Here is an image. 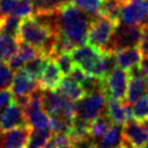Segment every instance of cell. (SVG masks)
I'll return each instance as SVG.
<instances>
[{
  "label": "cell",
  "instance_id": "1",
  "mask_svg": "<svg viewBox=\"0 0 148 148\" xmlns=\"http://www.w3.org/2000/svg\"><path fill=\"white\" fill-rule=\"evenodd\" d=\"M92 17L74 2L67 3L55 12V35H62L75 47L86 45Z\"/></svg>",
  "mask_w": 148,
  "mask_h": 148
},
{
  "label": "cell",
  "instance_id": "2",
  "mask_svg": "<svg viewBox=\"0 0 148 148\" xmlns=\"http://www.w3.org/2000/svg\"><path fill=\"white\" fill-rule=\"evenodd\" d=\"M54 38L55 35L51 32V29L36 16L32 15L22 20L17 35V40L20 42L32 45L50 58Z\"/></svg>",
  "mask_w": 148,
  "mask_h": 148
},
{
  "label": "cell",
  "instance_id": "3",
  "mask_svg": "<svg viewBox=\"0 0 148 148\" xmlns=\"http://www.w3.org/2000/svg\"><path fill=\"white\" fill-rule=\"evenodd\" d=\"M42 107L49 116H60L70 121L76 118V103L55 90H42Z\"/></svg>",
  "mask_w": 148,
  "mask_h": 148
},
{
  "label": "cell",
  "instance_id": "4",
  "mask_svg": "<svg viewBox=\"0 0 148 148\" xmlns=\"http://www.w3.org/2000/svg\"><path fill=\"white\" fill-rule=\"evenodd\" d=\"M142 34H143V27L140 26L118 23L111 35L110 41L104 51L114 53L118 50L135 48L138 45Z\"/></svg>",
  "mask_w": 148,
  "mask_h": 148
},
{
  "label": "cell",
  "instance_id": "5",
  "mask_svg": "<svg viewBox=\"0 0 148 148\" xmlns=\"http://www.w3.org/2000/svg\"><path fill=\"white\" fill-rule=\"evenodd\" d=\"M107 95L105 91L88 93L76 103V117L91 122L92 120L104 115L106 109Z\"/></svg>",
  "mask_w": 148,
  "mask_h": 148
},
{
  "label": "cell",
  "instance_id": "6",
  "mask_svg": "<svg viewBox=\"0 0 148 148\" xmlns=\"http://www.w3.org/2000/svg\"><path fill=\"white\" fill-rule=\"evenodd\" d=\"M117 24L118 23L101 14L93 17L88 33V43L99 50H105Z\"/></svg>",
  "mask_w": 148,
  "mask_h": 148
},
{
  "label": "cell",
  "instance_id": "7",
  "mask_svg": "<svg viewBox=\"0 0 148 148\" xmlns=\"http://www.w3.org/2000/svg\"><path fill=\"white\" fill-rule=\"evenodd\" d=\"M26 122L34 129H45L49 127L50 116L42 107V89L37 90L29 95V102L23 108Z\"/></svg>",
  "mask_w": 148,
  "mask_h": 148
},
{
  "label": "cell",
  "instance_id": "8",
  "mask_svg": "<svg viewBox=\"0 0 148 148\" xmlns=\"http://www.w3.org/2000/svg\"><path fill=\"white\" fill-rule=\"evenodd\" d=\"M119 22L144 27L148 24V0H127L122 4Z\"/></svg>",
  "mask_w": 148,
  "mask_h": 148
},
{
  "label": "cell",
  "instance_id": "9",
  "mask_svg": "<svg viewBox=\"0 0 148 148\" xmlns=\"http://www.w3.org/2000/svg\"><path fill=\"white\" fill-rule=\"evenodd\" d=\"M127 80L129 74L127 73V70L116 66L104 79L105 93L108 96V99L123 101L127 95Z\"/></svg>",
  "mask_w": 148,
  "mask_h": 148
},
{
  "label": "cell",
  "instance_id": "10",
  "mask_svg": "<svg viewBox=\"0 0 148 148\" xmlns=\"http://www.w3.org/2000/svg\"><path fill=\"white\" fill-rule=\"evenodd\" d=\"M127 74H129V80H127L125 102L132 105L140 96L148 93V77L145 76L144 73L142 71L140 65L129 70Z\"/></svg>",
  "mask_w": 148,
  "mask_h": 148
},
{
  "label": "cell",
  "instance_id": "11",
  "mask_svg": "<svg viewBox=\"0 0 148 148\" xmlns=\"http://www.w3.org/2000/svg\"><path fill=\"white\" fill-rule=\"evenodd\" d=\"M121 131L123 142L132 148H142L148 140L147 131L143 127L142 122L136 121L135 119L129 120Z\"/></svg>",
  "mask_w": 148,
  "mask_h": 148
},
{
  "label": "cell",
  "instance_id": "12",
  "mask_svg": "<svg viewBox=\"0 0 148 148\" xmlns=\"http://www.w3.org/2000/svg\"><path fill=\"white\" fill-rule=\"evenodd\" d=\"M30 132L29 125H22L2 132L0 135V148H25Z\"/></svg>",
  "mask_w": 148,
  "mask_h": 148
},
{
  "label": "cell",
  "instance_id": "13",
  "mask_svg": "<svg viewBox=\"0 0 148 148\" xmlns=\"http://www.w3.org/2000/svg\"><path fill=\"white\" fill-rule=\"evenodd\" d=\"M22 125H28L25 119L24 110L14 102L4 108L0 117V132L9 131L11 129Z\"/></svg>",
  "mask_w": 148,
  "mask_h": 148
},
{
  "label": "cell",
  "instance_id": "14",
  "mask_svg": "<svg viewBox=\"0 0 148 148\" xmlns=\"http://www.w3.org/2000/svg\"><path fill=\"white\" fill-rule=\"evenodd\" d=\"M63 78L64 75L62 74L56 62L50 58L40 77L38 78V84L42 90H56L60 83L62 82Z\"/></svg>",
  "mask_w": 148,
  "mask_h": 148
},
{
  "label": "cell",
  "instance_id": "15",
  "mask_svg": "<svg viewBox=\"0 0 148 148\" xmlns=\"http://www.w3.org/2000/svg\"><path fill=\"white\" fill-rule=\"evenodd\" d=\"M11 88H12V94H14V96H21V95H30L39 88V84L37 79L30 76L24 68H22L17 70L14 75Z\"/></svg>",
  "mask_w": 148,
  "mask_h": 148
},
{
  "label": "cell",
  "instance_id": "16",
  "mask_svg": "<svg viewBox=\"0 0 148 148\" xmlns=\"http://www.w3.org/2000/svg\"><path fill=\"white\" fill-rule=\"evenodd\" d=\"M106 111L112 124L119 127L124 125L129 120L132 119V107L127 102L122 103V101L108 99Z\"/></svg>",
  "mask_w": 148,
  "mask_h": 148
},
{
  "label": "cell",
  "instance_id": "17",
  "mask_svg": "<svg viewBox=\"0 0 148 148\" xmlns=\"http://www.w3.org/2000/svg\"><path fill=\"white\" fill-rule=\"evenodd\" d=\"M114 58H115L116 66L127 71L140 65L142 61V53L137 47L127 48V49L118 50L114 52Z\"/></svg>",
  "mask_w": 148,
  "mask_h": 148
},
{
  "label": "cell",
  "instance_id": "18",
  "mask_svg": "<svg viewBox=\"0 0 148 148\" xmlns=\"http://www.w3.org/2000/svg\"><path fill=\"white\" fill-rule=\"evenodd\" d=\"M55 91L73 102H78L79 99H81L86 95V91L83 89V86L80 83L74 81L68 76L63 78L62 82L60 83V86Z\"/></svg>",
  "mask_w": 148,
  "mask_h": 148
},
{
  "label": "cell",
  "instance_id": "19",
  "mask_svg": "<svg viewBox=\"0 0 148 148\" xmlns=\"http://www.w3.org/2000/svg\"><path fill=\"white\" fill-rule=\"evenodd\" d=\"M122 131L119 125L112 124L103 136L99 137L96 142L97 148H117L122 144Z\"/></svg>",
  "mask_w": 148,
  "mask_h": 148
},
{
  "label": "cell",
  "instance_id": "20",
  "mask_svg": "<svg viewBox=\"0 0 148 148\" xmlns=\"http://www.w3.org/2000/svg\"><path fill=\"white\" fill-rule=\"evenodd\" d=\"M22 18L15 15H7L0 17V35L9 36L17 39Z\"/></svg>",
  "mask_w": 148,
  "mask_h": 148
},
{
  "label": "cell",
  "instance_id": "21",
  "mask_svg": "<svg viewBox=\"0 0 148 148\" xmlns=\"http://www.w3.org/2000/svg\"><path fill=\"white\" fill-rule=\"evenodd\" d=\"M18 40L16 38L0 35V61L8 62L18 50Z\"/></svg>",
  "mask_w": 148,
  "mask_h": 148
},
{
  "label": "cell",
  "instance_id": "22",
  "mask_svg": "<svg viewBox=\"0 0 148 148\" xmlns=\"http://www.w3.org/2000/svg\"><path fill=\"white\" fill-rule=\"evenodd\" d=\"M51 136H52V131L50 130V127L35 129L34 131L30 132V136L26 148H43L48 144Z\"/></svg>",
  "mask_w": 148,
  "mask_h": 148
},
{
  "label": "cell",
  "instance_id": "23",
  "mask_svg": "<svg viewBox=\"0 0 148 148\" xmlns=\"http://www.w3.org/2000/svg\"><path fill=\"white\" fill-rule=\"evenodd\" d=\"M112 125V122L110 119L108 118L107 114L99 116L94 120H92L90 122V127H89V134L92 137L99 138L101 136H103L106 131Z\"/></svg>",
  "mask_w": 148,
  "mask_h": 148
},
{
  "label": "cell",
  "instance_id": "24",
  "mask_svg": "<svg viewBox=\"0 0 148 148\" xmlns=\"http://www.w3.org/2000/svg\"><path fill=\"white\" fill-rule=\"evenodd\" d=\"M49 56H47L45 54L40 53L39 55H37L36 58H32L26 62L24 66V69L28 73L30 76H33L34 78L38 79L41 75L42 70L45 68V66L47 65L48 63V60H49Z\"/></svg>",
  "mask_w": 148,
  "mask_h": 148
},
{
  "label": "cell",
  "instance_id": "25",
  "mask_svg": "<svg viewBox=\"0 0 148 148\" xmlns=\"http://www.w3.org/2000/svg\"><path fill=\"white\" fill-rule=\"evenodd\" d=\"M122 4L123 3L120 0H103V4H102L99 14L110 18L116 23H119Z\"/></svg>",
  "mask_w": 148,
  "mask_h": 148
},
{
  "label": "cell",
  "instance_id": "26",
  "mask_svg": "<svg viewBox=\"0 0 148 148\" xmlns=\"http://www.w3.org/2000/svg\"><path fill=\"white\" fill-rule=\"evenodd\" d=\"M132 105V117L136 121L143 122L148 119V93L140 96Z\"/></svg>",
  "mask_w": 148,
  "mask_h": 148
},
{
  "label": "cell",
  "instance_id": "27",
  "mask_svg": "<svg viewBox=\"0 0 148 148\" xmlns=\"http://www.w3.org/2000/svg\"><path fill=\"white\" fill-rule=\"evenodd\" d=\"M73 2L93 18L99 15L103 0H73Z\"/></svg>",
  "mask_w": 148,
  "mask_h": 148
},
{
  "label": "cell",
  "instance_id": "28",
  "mask_svg": "<svg viewBox=\"0 0 148 148\" xmlns=\"http://www.w3.org/2000/svg\"><path fill=\"white\" fill-rule=\"evenodd\" d=\"M73 122L60 116H50L49 127L53 133H67L70 131L73 127Z\"/></svg>",
  "mask_w": 148,
  "mask_h": 148
},
{
  "label": "cell",
  "instance_id": "29",
  "mask_svg": "<svg viewBox=\"0 0 148 148\" xmlns=\"http://www.w3.org/2000/svg\"><path fill=\"white\" fill-rule=\"evenodd\" d=\"M53 60L56 62L58 66L60 67L61 71H62V74L65 77L70 74V71L73 70V68L76 65L74 61H73V58H71L70 53H61L56 55L55 58H53Z\"/></svg>",
  "mask_w": 148,
  "mask_h": 148
},
{
  "label": "cell",
  "instance_id": "30",
  "mask_svg": "<svg viewBox=\"0 0 148 148\" xmlns=\"http://www.w3.org/2000/svg\"><path fill=\"white\" fill-rule=\"evenodd\" d=\"M13 70L5 62L0 63V91L8 90L13 81Z\"/></svg>",
  "mask_w": 148,
  "mask_h": 148
},
{
  "label": "cell",
  "instance_id": "31",
  "mask_svg": "<svg viewBox=\"0 0 148 148\" xmlns=\"http://www.w3.org/2000/svg\"><path fill=\"white\" fill-rule=\"evenodd\" d=\"M34 13V7L33 4L28 2V1H25V0H18L17 1L16 5L14 8L12 15L18 16L21 18H25V17L32 16Z\"/></svg>",
  "mask_w": 148,
  "mask_h": 148
},
{
  "label": "cell",
  "instance_id": "32",
  "mask_svg": "<svg viewBox=\"0 0 148 148\" xmlns=\"http://www.w3.org/2000/svg\"><path fill=\"white\" fill-rule=\"evenodd\" d=\"M20 42V41H18ZM41 53L39 50H37L36 48H34L32 45L24 43V42H20L18 43V50H17V54L21 56L25 62H27L32 58H36L37 55Z\"/></svg>",
  "mask_w": 148,
  "mask_h": 148
},
{
  "label": "cell",
  "instance_id": "33",
  "mask_svg": "<svg viewBox=\"0 0 148 148\" xmlns=\"http://www.w3.org/2000/svg\"><path fill=\"white\" fill-rule=\"evenodd\" d=\"M18 0H0V17L11 15Z\"/></svg>",
  "mask_w": 148,
  "mask_h": 148
},
{
  "label": "cell",
  "instance_id": "34",
  "mask_svg": "<svg viewBox=\"0 0 148 148\" xmlns=\"http://www.w3.org/2000/svg\"><path fill=\"white\" fill-rule=\"evenodd\" d=\"M50 142L54 145L55 148L60 147V146H63V145L71 144L69 136H68L67 133H54L53 135L51 136Z\"/></svg>",
  "mask_w": 148,
  "mask_h": 148
},
{
  "label": "cell",
  "instance_id": "35",
  "mask_svg": "<svg viewBox=\"0 0 148 148\" xmlns=\"http://www.w3.org/2000/svg\"><path fill=\"white\" fill-rule=\"evenodd\" d=\"M67 77V76H66ZM68 77L71 78L74 81L76 82L80 83V84H82L84 82V80L88 78V75L84 73V70L78 65H75V67L73 68V70L70 71V74L68 75Z\"/></svg>",
  "mask_w": 148,
  "mask_h": 148
},
{
  "label": "cell",
  "instance_id": "36",
  "mask_svg": "<svg viewBox=\"0 0 148 148\" xmlns=\"http://www.w3.org/2000/svg\"><path fill=\"white\" fill-rule=\"evenodd\" d=\"M142 55L148 56V27H143V34L137 45Z\"/></svg>",
  "mask_w": 148,
  "mask_h": 148
},
{
  "label": "cell",
  "instance_id": "37",
  "mask_svg": "<svg viewBox=\"0 0 148 148\" xmlns=\"http://www.w3.org/2000/svg\"><path fill=\"white\" fill-rule=\"evenodd\" d=\"M7 64L9 65V67L11 68L12 70H15V71H17V70L22 69V68H24L25 64H26V62H25L24 60L18 55V54H14L12 58L9 60L8 62H5Z\"/></svg>",
  "mask_w": 148,
  "mask_h": 148
},
{
  "label": "cell",
  "instance_id": "38",
  "mask_svg": "<svg viewBox=\"0 0 148 148\" xmlns=\"http://www.w3.org/2000/svg\"><path fill=\"white\" fill-rule=\"evenodd\" d=\"M13 102V94L12 92L8 90L0 91V109L2 110L3 108L8 107Z\"/></svg>",
  "mask_w": 148,
  "mask_h": 148
},
{
  "label": "cell",
  "instance_id": "39",
  "mask_svg": "<svg viewBox=\"0 0 148 148\" xmlns=\"http://www.w3.org/2000/svg\"><path fill=\"white\" fill-rule=\"evenodd\" d=\"M73 145H74V148H97L96 143H95L94 140H91L90 136L83 138V140H78L77 143H75Z\"/></svg>",
  "mask_w": 148,
  "mask_h": 148
},
{
  "label": "cell",
  "instance_id": "40",
  "mask_svg": "<svg viewBox=\"0 0 148 148\" xmlns=\"http://www.w3.org/2000/svg\"><path fill=\"white\" fill-rule=\"evenodd\" d=\"M140 67L142 71L144 73L145 76H147L148 77V56H145L140 63Z\"/></svg>",
  "mask_w": 148,
  "mask_h": 148
},
{
  "label": "cell",
  "instance_id": "41",
  "mask_svg": "<svg viewBox=\"0 0 148 148\" xmlns=\"http://www.w3.org/2000/svg\"><path fill=\"white\" fill-rule=\"evenodd\" d=\"M52 1H53L54 5H55L58 9H61L63 5H65V4H67V3L73 2V0H52Z\"/></svg>",
  "mask_w": 148,
  "mask_h": 148
},
{
  "label": "cell",
  "instance_id": "42",
  "mask_svg": "<svg viewBox=\"0 0 148 148\" xmlns=\"http://www.w3.org/2000/svg\"><path fill=\"white\" fill-rule=\"evenodd\" d=\"M142 124H143V127H145V130L147 131V133H148V119H146L145 121H143L142 122Z\"/></svg>",
  "mask_w": 148,
  "mask_h": 148
},
{
  "label": "cell",
  "instance_id": "43",
  "mask_svg": "<svg viewBox=\"0 0 148 148\" xmlns=\"http://www.w3.org/2000/svg\"><path fill=\"white\" fill-rule=\"evenodd\" d=\"M117 148H132V147H131V146H129L127 144H125L123 140H122V144L120 145V146H118Z\"/></svg>",
  "mask_w": 148,
  "mask_h": 148
},
{
  "label": "cell",
  "instance_id": "44",
  "mask_svg": "<svg viewBox=\"0 0 148 148\" xmlns=\"http://www.w3.org/2000/svg\"><path fill=\"white\" fill-rule=\"evenodd\" d=\"M58 148H74V145L73 144H67V145H63V146H60Z\"/></svg>",
  "mask_w": 148,
  "mask_h": 148
},
{
  "label": "cell",
  "instance_id": "45",
  "mask_svg": "<svg viewBox=\"0 0 148 148\" xmlns=\"http://www.w3.org/2000/svg\"><path fill=\"white\" fill-rule=\"evenodd\" d=\"M145 148H148V140H147V142H146V144H145Z\"/></svg>",
  "mask_w": 148,
  "mask_h": 148
},
{
  "label": "cell",
  "instance_id": "46",
  "mask_svg": "<svg viewBox=\"0 0 148 148\" xmlns=\"http://www.w3.org/2000/svg\"><path fill=\"white\" fill-rule=\"evenodd\" d=\"M120 1H121V2H122V3H124V2H127V0H120Z\"/></svg>",
  "mask_w": 148,
  "mask_h": 148
},
{
  "label": "cell",
  "instance_id": "47",
  "mask_svg": "<svg viewBox=\"0 0 148 148\" xmlns=\"http://www.w3.org/2000/svg\"><path fill=\"white\" fill-rule=\"evenodd\" d=\"M25 1H28V2H33L34 0H25Z\"/></svg>",
  "mask_w": 148,
  "mask_h": 148
},
{
  "label": "cell",
  "instance_id": "48",
  "mask_svg": "<svg viewBox=\"0 0 148 148\" xmlns=\"http://www.w3.org/2000/svg\"><path fill=\"white\" fill-rule=\"evenodd\" d=\"M1 114H2V110H1V109H0V117H1Z\"/></svg>",
  "mask_w": 148,
  "mask_h": 148
},
{
  "label": "cell",
  "instance_id": "49",
  "mask_svg": "<svg viewBox=\"0 0 148 148\" xmlns=\"http://www.w3.org/2000/svg\"><path fill=\"white\" fill-rule=\"evenodd\" d=\"M43 148H48V147H45H45H43Z\"/></svg>",
  "mask_w": 148,
  "mask_h": 148
},
{
  "label": "cell",
  "instance_id": "50",
  "mask_svg": "<svg viewBox=\"0 0 148 148\" xmlns=\"http://www.w3.org/2000/svg\"><path fill=\"white\" fill-rule=\"evenodd\" d=\"M0 63H1V61H0Z\"/></svg>",
  "mask_w": 148,
  "mask_h": 148
}]
</instances>
